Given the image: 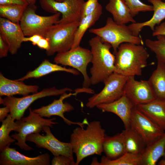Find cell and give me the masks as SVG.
<instances>
[{"mask_svg":"<svg viewBox=\"0 0 165 165\" xmlns=\"http://www.w3.org/2000/svg\"><path fill=\"white\" fill-rule=\"evenodd\" d=\"M105 135V130L98 121L88 123L86 129L79 126L73 130L70 143L76 156V165L89 156L101 155Z\"/></svg>","mask_w":165,"mask_h":165,"instance_id":"obj_1","label":"cell"},{"mask_svg":"<svg viewBox=\"0 0 165 165\" xmlns=\"http://www.w3.org/2000/svg\"><path fill=\"white\" fill-rule=\"evenodd\" d=\"M114 72L127 77L141 76L149 55L142 45L124 43L115 55Z\"/></svg>","mask_w":165,"mask_h":165,"instance_id":"obj_2","label":"cell"},{"mask_svg":"<svg viewBox=\"0 0 165 165\" xmlns=\"http://www.w3.org/2000/svg\"><path fill=\"white\" fill-rule=\"evenodd\" d=\"M92 55V67L90 69L91 84L95 85L104 81L114 72L115 56L110 51L108 43L96 36L89 41Z\"/></svg>","mask_w":165,"mask_h":165,"instance_id":"obj_3","label":"cell"},{"mask_svg":"<svg viewBox=\"0 0 165 165\" xmlns=\"http://www.w3.org/2000/svg\"><path fill=\"white\" fill-rule=\"evenodd\" d=\"M89 32L100 37L103 41L109 43L115 54L119 46L124 43H130L143 45V42L140 37L134 36L126 24H119L113 19L108 17L105 25L98 28H91Z\"/></svg>","mask_w":165,"mask_h":165,"instance_id":"obj_4","label":"cell"},{"mask_svg":"<svg viewBox=\"0 0 165 165\" xmlns=\"http://www.w3.org/2000/svg\"><path fill=\"white\" fill-rule=\"evenodd\" d=\"M80 21L64 24H56L50 27L43 37L49 41L50 47L46 51L48 56L56 53L70 50L73 44Z\"/></svg>","mask_w":165,"mask_h":165,"instance_id":"obj_5","label":"cell"},{"mask_svg":"<svg viewBox=\"0 0 165 165\" xmlns=\"http://www.w3.org/2000/svg\"><path fill=\"white\" fill-rule=\"evenodd\" d=\"M29 111V114L28 116L17 120L19 126L15 131L18 133H15L11 136L17 141L15 144V145L18 146L21 149L26 151L33 149L26 143V138L28 135L33 133H40L43 131L45 126L53 128L54 125L58 123L57 122L54 121L56 119L55 118L45 119L34 112L30 108Z\"/></svg>","mask_w":165,"mask_h":165,"instance_id":"obj_6","label":"cell"},{"mask_svg":"<svg viewBox=\"0 0 165 165\" xmlns=\"http://www.w3.org/2000/svg\"><path fill=\"white\" fill-rule=\"evenodd\" d=\"M72 91L68 87L58 89L53 87L20 98L13 96L6 97L3 99L1 97L0 104L8 107L10 110L9 114L14 119L18 120L23 117L25 111L31 105L38 99L47 96L61 95L67 91Z\"/></svg>","mask_w":165,"mask_h":165,"instance_id":"obj_7","label":"cell"},{"mask_svg":"<svg viewBox=\"0 0 165 165\" xmlns=\"http://www.w3.org/2000/svg\"><path fill=\"white\" fill-rule=\"evenodd\" d=\"M36 9L35 5H28L21 18L19 24L25 36L38 34L43 37L49 28L60 19L61 14L59 12L51 16H41L36 14Z\"/></svg>","mask_w":165,"mask_h":165,"instance_id":"obj_8","label":"cell"},{"mask_svg":"<svg viewBox=\"0 0 165 165\" xmlns=\"http://www.w3.org/2000/svg\"><path fill=\"white\" fill-rule=\"evenodd\" d=\"M128 77L116 72L112 73L104 81L103 89L88 99L86 107L92 108L99 104L110 103L118 99L123 94Z\"/></svg>","mask_w":165,"mask_h":165,"instance_id":"obj_9","label":"cell"},{"mask_svg":"<svg viewBox=\"0 0 165 165\" xmlns=\"http://www.w3.org/2000/svg\"><path fill=\"white\" fill-rule=\"evenodd\" d=\"M92 59L91 50L79 46L74 49L57 53L54 61L57 64L72 67L80 72L84 77L83 87L88 88L91 84L87 68Z\"/></svg>","mask_w":165,"mask_h":165,"instance_id":"obj_10","label":"cell"},{"mask_svg":"<svg viewBox=\"0 0 165 165\" xmlns=\"http://www.w3.org/2000/svg\"><path fill=\"white\" fill-rule=\"evenodd\" d=\"M84 0H39L42 8L46 11L59 12L61 17L56 24H64L80 21L82 16Z\"/></svg>","mask_w":165,"mask_h":165,"instance_id":"obj_11","label":"cell"},{"mask_svg":"<svg viewBox=\"0 0 165 165\" xmlns=\"http://www.w3.org/2000/svg\"><path fill=\"white\" fill-rule=\"evenodd\" d=\"M50 128L48 126L44 127L43 131L46 134L44 135H42L39 133L28 135L26 138V141L34 143L38 148L48 150L54 156L63 155L74 159V153L70 142L59 141L52 133Z\"/></svg>","mask_w":165,"mask_h":165,"instance_id":"obj_12","label":"cell"},{"mask_svg":"<svg viewBox=\"0 0 165 165\" xmlns=\"http://www.w3.org/2000/svg\"><path fill=\"white\" fill-rule=\"evenodd\" d=\"M130 127L143 139L147 145L161 136L165 132L136 106L133 108Z\"/></svg>","mask_w":165,"mask_h":165,"instance_id":"obj_13","label":"cell"},{"mask_svg":"<svg viewBox=\"0 0 165 165\" xmlns=\"http://www.w3.org/2000/svg\"><path fill=\"white\" fill-rule=\"evenodd\" d=\"M134 77H128L123 89V94L133 105L136 106L156 99L153 91L148 80L138 81Z\"/></svg>","mask_w":165,"mask_h":165,"instance_id":"obj_14","label":"cell"},{"mask_svg":"<svg viewBox=\"0 0 165 165\" xmlns=\"http://www.w3.org/2000/svg\"><path fill=\"white\" fill-rule=\"evenodd\" d=\"M78 94L76 92L74 93H64L61 95L59 99L54 100L52 103L48 105L32 110L42 117L49 118L53 116H58L62 118L64 123L68 125H77L84 127V124H88L86 119L84 120L82 123L74 122L67 119L64 116V113L72 111L74 108L72 105L68 102L64 103L63 100L72 95H76Z\"/></svg>","mask_w":165,"mask_h":165,"instance_id":"obj_15","label":"cell"},{"mask_svg":"<svg viewBox=\"0 0 165 165\" xmlns=\"http://www.w3.org/2000/svg\"><path fill=\"white\" fill-rule=\"evenodd\" d=\"M8 145L0 152V165H50V158L47 153L35 157L25 156Z\"/></svg>","mask_w":165,"mask_h":165,"instance_id":"obj_16","label":"cell"},{"mask_svg":"<svg viewBox=\"0 0 165 165\" xmlns=\"http://www.w3.org/2000/svg\"><path fill=\"white\" fill-rule=\"evenodd\" d=\"M0 35L7 44L9 52L12 55L17 53L25 37L19 24L1 17L0 18Z\"/></svg>","mask_w":165,"mask_h":165,"instance_id":"obj_17","label":"cell"},{"mask_svg":"<svg viewBox=\"0 0 165 165\" xmlns=\"http://www.w3.org/2000/svg\"><path fill=\"white\" fill-rule=\"evenodd\" d=\"M135 106L123 94L118 99L112 102L101 104L96 107L103 112L112 113L122 121L125 129L130 127V120L133 108Z\"/></svg>","mask_w":165,"mask_h":165,"instance_id":"obj_18","label":"cell"},{"mask_svg":"<svg viewBox=\"0 0 165 165\" xmlns=\"http://www.w3.org/2000/svg\"><path fill=\"white\" fill-rule=\"evenodd\" d=\"M38 86L36 85H28L23 81L13 80L5 77L0 73V96H13L15 95L25 96L31 93L38 92Z\"/></svg>","mask_w":165,"mask_h":165,"instance_id":"obj_19","label":"cell"},{"mask_svg":"<svg viewBox=\"0 0 165 165\" xmlns=\"http://www.w3.org/2000/svg\"><path fill=\"white\" fill-rule=\"evenodd\" d=\"M152 5L153 14L149 20L142 23H132L128 27L133 35L138 36L140 32L145 26L153 31L156 25H159L165 19V2L162 0H147Z\"/></svg>","mask_w":165,"mask_h":165,"instance_id":"obj_20","label":"cell"},{"mask_svg":"<svg viewBox=\"0 0 165 165\" xmlns=\"http://www.w3.org/2000/svg\"><path fill=\"white\" fill-rule=\"evenodd\" d=\"M136 107L160 127L165 130V101L156 99Z\"/></svg>","mask_w":165,"mask_h":165,"instance_id":"obj_21","label":"cell"},{"mask_svg":"<svg viewBox=\"0 0 165 165\" xmlns=\"http://www.w3.org/2000/svg\"><path fill=\"white\" fill-rule=\"evenodd\" d=\"M165 132L147 145L141 154V165H155L159 159L164 155Z\"/></svg>","mask_w":165,"mask_h":165,"instance_id":"obj_22","label":"cell"},{"mask_svg":"<svg viewBox=\"0 0 165 165\" xmlns=\"http://www.w3.org/2000/svg\"><path fill=\"white\" fill-rule=\"evenodd\" d=\"M105 9L112 14L113 20L117 24H126L129 22H136L124 0H109Z\"/></svg>","mask_w":165,"mask_h":165,"instance_id":"obj_23","label":"cell"},{"mask_svg":"<svg viewBox=\"0 0 165 165\" xmlns=\"http://www.w3.org/2000/svg\"><path fill=\"white\" fill-rule=\"evenodd\" d=\"M57 71L65 72L75 75L79 74V72L76 69L67 68L57 64H53L48 60L45 59L39 66L34 70L28 72L22 77L16 80L23 81L30 78H38L51 73Z\"/></svg>","mask_w":165,"mask_h":165,"instance_id":"obj_24","label":"cell"},{"mask_svg":"<svg viewBox=\"0 0 165 165\" xmlns=\"http://www.w3.org/2000/svg\"><path fill=\"white\" fill-rule=\"evenodd\" d=\"M103 148L106 157L111 160L116 159L126 153L121 133L112 136L106 134Z\"/></svg>","mask_w":165,"mask_h":165,"instance_id":"obj_25","label":"cell"},{"mask_svg":"<svg viewBox=\"0 0 165 165\" xmlns=\"http://www.w3.org/2000/svg\"><path fill=\"white\" fill-rule=\"evenodd\" d=\"M121 133L126 153L141 155L147 145L142 138L130 127Z\"/></svg>","mask_w":165,"mask_h":165,"instance_id":"obj_26","label":"cell"},{"mask_svg":"<svg viewBox=\"0 0 165 165\" xmlns=\"http://www.w3.org/2000/svg\"><path fill=\"white\" fill-rule=\"evenodd\" d=\"M156 99L165 101V64L157 61L156 69L148 80Z\"/></svg>","mask_w":165,"mask_h":165,"instance_id":"obj_27","label":"cell"},{"mask_svg":"<svg viewBox=\"0 0 165 165\" xmlns=\"http://www.w3.org/2000/svg\"><path fill=\"white\" fill-rule=\"evenodd\" d=\"M102 7L100 4L94 12L81 18L71 49H74L80 46V42L85 33L99 20L102 14Z\"/></svg>","mask_w":165,"mask_h":165,"instance_id":"obj_28","label":"cell"},{"mask_svg":"<svg viewBox=\"0 0 165 165\" xmlns=\"http://www.w3.org/2000/svg\"><path fill=\"white\" fill-rule=\"evenodd\" d=\"M91 165H141V155L126 153L119 158L110 159L103 156L100 162L97 158L93 159Z\"/></svg>","mask_w":165,"mask_h":165,"instance_id":"obj_29","label":"cell"},{"mask_svg":"<svg viewBox=\"0 0 165 165\" xmlns=\"http://www.w3.org/2000/svg\"><path fill=\"white\" fill-rule=\"evenodd\" d=\"M9 114L6 118L1 122L0 128V152L8 145L15 142L16 140L9 135L12 131H15L18 128L19 124Z\"/></svg>","mask_w":165,"mask_h":165,"instance_id":"obj_30","label":"cell"},{"mask_svg":"<svg viewBox=\"0 0 165 165\" xmlns=\"http://www.w3.org/2000/svg\"><path fill=\"white\" fill-rule=\"evenodd\" d=\"M28 5H0V16L13 22L19 24L23 13Z\"/></svg>","mask_w":165,"mask_h":165,"instance_id":"obj_31","label":"cell"},{"mask_svg":"<svg viewBox=\"0 0 165 165\" xmlns=\"http://www.w3.org/2000/svg\"><path fill=\"white\" fill-rule=\"evenodd\" d=\"M156 37V40L146 39L145 44L155 53L157 61L165 64V36L159 35Z\"/></svg>","mask_w":165,"mask_h":165,"instance_id":"obj_32","label":"cell"},{"mask_svg":"<svg viewBox=\"0 0 165 165\" xmlns=\"http://www.w3.org/2000/svg\"><path fill=\"white\" fill-rule=\"evenodd\" d=\"M130 13L134 17L140 12L153 11L152 6L143 3L140 0H124Z\"/></svg>","mask_w":165,"mask_h":165,"instance_id":"obj_33","label":"cell"},{"mask_svg":"<svg viewBox=\"0 0 165 165\" xmlns=\"http://www.w3.org/2000/svg\"><path fill=\"white\" fill-rule=\"evenodd\" d=\"M51 162L52 165H76L74 159L63 155L54 156Z\"/></svg>","mask_w":165,"mask_h":165,"instance_id":"obj_34","label":"cell"},{"mask_svg":"<svg viewBox=\"0 0 165 165\" xmlns=\"http://www.w3.org/2000/svg\"><path fill=\"white\" fill-rule=\"evenodd\" d=\"M100 4L98 0H88L85 2L81 18L94 12Z\"/></svg>","mask_w":165,"mask_h":165,"instance_id":"obj_35","label":"cell"},{"mask_svg":"<svg viewBox=\"0 0 165 165\" xmlns=\"http://www.w3.org/2000/svg\"><path fill=\"white\" fill-rule=\"evenodd\" d=\"M9 51V48L7 44L0 35V57H6Z\"/></svg>","mask_w":165,"mask_h":165,"instance_id":"obj_36","label":"cell"},{"mask_svg":"<svg viewBox=\"0 0 165 165\" xmlns=\"http://www.w3.org/2000/svg\"><path fill=\"white\" fill-rule=\"evenodd\" d=\"M42 37L38 34H35L28 37H24L23 39V42H30L33 45H37Z\"/></svg>","mask_w":165,"mask_h":165,"instance_id":"obj_37","label":"cell"},{"mask_svg":"<svg viewBox=\"0 0 165 165\" xmlns=\"http://www.w3.org/2000/svg\"><path fill=\"white\" fill-rule=\"evenodd\" d=\"M159 35L165 36V22L161 23L156 26L153 31L152 36H155Z\"/></svg>","mask_w":165,"mask_h":165,"instance_id":"obj_38","label":"cell"},{"mask_svg":"<svg viewBox=\"0 0 165 165\" xmlns=\"http://www.w3.org/2000/svg\"><path fill=\"white\" fill-rule=\"evenodd\" d=\"M10 4L28 5V4L25 0H0V5Z\"/></svg>","mask_w":165,"mask_h":165,"instance_id":"obj_39","label":"cell"},{"mask_svg":"<svg viewBox=\"0 0 165 165\" xmlns=\"http://www.w3.org/2000/svg\"><path fill=\"white\" fill-rule=\"evenodd\" d=\"M37 46L39 48L45 50L46 51L49 49L50 47L48 40L43 37L41 39Z\"/></svg>","mask_w":165,"mask_h":165,"instance_id":"obj_40","label":"cell"},{"mask_svg":"<svg viewBox=\"0 0 165 165\" xmlns=\"http://www.w3.org/2000/svg\"><path fill=\"white\" fill-rule=\"evenodd\" d=\"M10 110L6 106L0 108V121L2 122L5 119L8 115V113L10 112Z\"/></svg>","mask_w":165,"mask_h":165,"instance_id":"obj_41","label":"cell"},{"mask_svg":"<svg viewBox=\"0 0 165 165\" xmlns=\"http://www.w3.org/2000/svg\"><path fill=\"white\" fill-rule=\"evenodd\" d=\"M159 165H165V154L163 159L159 162L158 164Z\"/></svg>","mask_w":165,"mask_h":165,"instance_id":"obj_42","label":"cell"},{"mask_svg":"<svg viewBox=\"0 0 165 165\" xmlns=\"http://www.w3.org/2000/svg\"><path fill=\"white\" fill-rule=\"evenodd\" d=\"M29 5H35L36 0H25Z\"/></svg>","mask_w":165,"mask_h":165,"instance_id":"obj_43","label":"cell"},{"mask_svg":"<svg viewBox=\"0 0 165 165\" xmlns=\"http://www.w3.org/2000/svg\"><path fill=\"white\" fill-rule=\"evenodd\" d=\"M57 2H61L63 1L64 0H55Z\"/></svg>","mask_w":165,"mask_h":165,"instance_id":"obj_44","label":"cell"}]
</instances>
